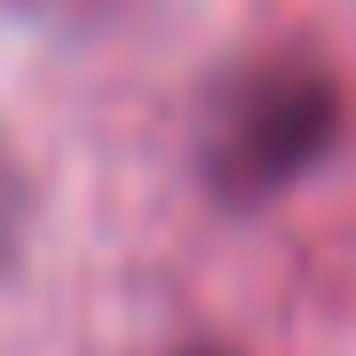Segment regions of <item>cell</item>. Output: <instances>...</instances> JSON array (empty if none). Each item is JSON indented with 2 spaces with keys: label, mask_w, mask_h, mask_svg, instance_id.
Returning <instances> with one entry per match:
<instances>
[{
  "label": "cell",
  "mask_w": 356,
  "mask_h": 356,
  "mask_svg": "<svg viewBox=\"0 0 356 356\" xmlns=\"http://www.w3.org/2000/svg\"><path fill=\"white\" fill-rule=\"evenodd\" d=\"M341 135V88L317 56H254L245 72H229L206 111V191L229 206H261L285 182H301L309 166Z\"/></svg>",
  "instance_id": "6da1fadb"
},
{
  "label": "cell",
  "mask_w": 356,
  "mask_h": 356,
  "mask_svg": "<svg viewBox=\"0 0 356 356\" xmlns=\"http://www.w3.org/2000/svg\"><path fill=\"white\" fill-rule=\"evenodd\" d=\"M24 222H32V182H24V159H16V143L0 135V277H8L16 254H24Z\"/></svg>",
  "instance_id": "7a4b0ae2"
},
{
  "label": "cell",
  "mask_w": 356,
  "mask_h": 356,
  "mask_svg": "<svg viewBox=\"0 0 356 356\" xmlns=\"http://www.w3.org/2000/svg\"><path fill=\"white\" fill-rule=\"evenodd\" d=\"M191 356H229V348H191Z\"/></svg>",
  "instance_id": "3957f363"
}]
</instances>
